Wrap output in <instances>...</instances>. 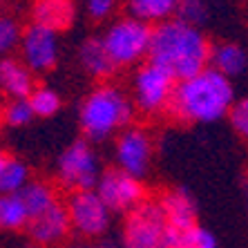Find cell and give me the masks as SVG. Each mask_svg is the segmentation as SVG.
Here are the masks:
<instances>
[{
	"label": "cell",
	"instance_id": "4dcf8cb0",
	"mask_svg": "<svg viewBox=\"0 0 248 248\" xmlns=\"http://www.w3.org/2000/svg\"><path fill=\"white\" fill-rule=\"evenodd\" d=\"M5 155H7V152L2 150V148H0V159H2V156H5Z\"/></svg>",
	"mask_w": 248,
	"mask_h": 248
},
{
	"label": "cell",
	"instance_id": "9a60e30c",
	"mask_svg": "<svg viewBox=\"0 0 248 248\" xmlns=\"http://www.w3.org/2000/svg\"><path fill=\"white\" fill-rule=\"evenodd\" d=\"M36 87V76L20 63V58H0V94L7 101L27 98Z\"/></svg>",
	"mask_w": 248,
	"mask_h": 248
},
{
	"label": "cell",
	"instance_id": "8fae6325",
	"mask_svg": "<svg viewBox=\"0 0 248 248\" xmlns=\"http://www.w3.org/2000/svg\"><path fill=\"white\" fill-rule=\"evenodd\" d=\"M20 52V63L31 72V74H47L61 61V38L56 31L45 29L41 25L29 23L23 27V36L18 43Z\"/></svg>",
	"mask_w": 248,
	"mask_h": 248
},
{
	"label": "cell",
	"instance_id": "484cf974",
	"mask_svg": "<svg viewBox=\"0 0 248 248\" xmlns=\"http://www.w3.org/2000/svg\"><path fill=\"white\" fill-rule=\"evenodd\" d=\"M0 119H2V125L7 127H25L34 121V114L27 98H18V101H7L0 108Z\"/></svg>",
	"mask_w": 248,
	"mask_h": 248
},
{
	"label": "cell",
	"instance_id": "d6986e66",
	"mask_svg": "<svg viewBox=\"0 0 248 248\" xmlns=\"http://www.w3.org/2000/svg\"><path fill=\"white\" fill-rule=\"evenodd\" d=\"M177 5L179 0H125V12L130 18L155 27L170 20L177 12Z\"/></svg>",
	"mask_w": 248,
	"mask_h": 248
},
{
	"label": "cell",
	"instance_id": "2e32d148",
	"mask_svg": "<svg viewBox=\"0 0 248 248\" xmlns=\"http://www.w3.org/2000/svg\"><path fill=\"white\" fill-rule=\"evenodd\" d=\"M248 65V54L239 43L232 41H221L217 45H210V54H208V67H213L215 72H219L226 78H237L246 72Z\"/></svg>",
	"mask_w": 248,
	"mask_h": 248
},
{
	"label": "cell",
	"instance_id": "6da1fadb",
	"mask_svg": "<svg viewBox=\"0 0 248 248\" xmlns=\"http://www.w3.org/2000/svg\"><path fill=\"white\" fill-rule=\"evenodd\" d=\"M237 101L235 85L213 67L197 72L184 81H177L168 112L179 123H202L210 125L226 119L228 110Z\"/></svg>",
	"mask_w": 248,
	"mask_h": 248
},
{
	"label": "cell",
	"instance_id": "ac0fdd59",
	"mask_svg": "<svg viewBox=\"0 0 248 248\" xmlns=\"http://www.w3.org/2000/svg\"><path fill=\"white\" fill-rule=\"evenodd\" d=\"M18 197H20V202L27 210V219L34 217V215H41L43 210L61 202L58 188L47 179H29V184L18 192Z\"/></svg>",
	"mask_w": 248,
	"mask_h": 248
},
{
	"label": "cell",
	"instance_id": "3957f363",
	"mask_svg": "<svg viewBox=\"0 0 248 248\" xmlns=\"http://www.w3.org/2000/svg\"><path fill=\"white\" fill-rule=\"evenodd\" d=\"M132 98L119 83L103 81L94 85L87 96L81 101L78 108V125H81L83 139L90 143H103L108 139L134 123Z\"/></svg>",
	"mask_w": 248,
	"mask_h": 248
},
{
	"label": "cell",
	"instance_id": "7a4b0ae2",
	"mask_svg": "<svg viewBox=\"0 0 248 248\" xmlns=\"http://www.w3.org/2000/svg\"><path fill=\"white\" fill-rule=\"evenodd\" d=\"M208 54H210V41L202 29L184 25L177 18H170L152 27L148 61L163 67L174 81H184L206 69Z\"/></svg>",
	"mask_w": 248,
	"mask_h": 248
},
{
	"label": "cell",
	"instance_id": "603a6c76",
	"mask_svg": "<svg viewBox=\"0 0 248 248\" xmlns=\"http://www.w3.org/2000/svg\"><path fill=\"white\" fill-rule=\"evenodd\" d=\"M174 248H217V237L206 226L195 224L181 232H172Z\"/></svg>",
	"mask_w": 248,
	"mask_h": 248
},
{
	"label": "cell",
	"instance_id": "d4e9b609",
	"mask_svg": "<svg viewBox=\"0 0 248 248\" xmlns=\"http://www.w3.org/2000/svg\"><path fill=\"white\" fill-rule=\"evenodd\" d=\"M208 16H210V12H208L206 0H179L177 12H174L172 18L181 20L184 25L202 29L208 23Z\"/></svg>",
	"mask_w": 248,
	"mask_h": 248
},
{
	"label": "cell",
	"instance_id": "f1b7e54d",
	"mask_svg": "<svg viewBox=\"0 0 248 248\" xmlns=\"http://www.w3.org/2000/svg\"><path fill=\"white\" fill-rule=\"evenodd\" d=\"M94 248H121V244L114 239H98V242H94Z\"/></svg>",
	"mask_w": 248,
	"mask_h": 248
},
{
	"label": "cell",
	"instance_id": "d6a6232c",
	"mask_svg": "<svg viewBox=\"0 0 248 248\" xmlns=\"http://www.w3.org/2000/svg\"><path fill=\"white\" fill-rule=\"evenodd\" d=\"M2 2H5V0H0V7H2Z\"/></svg>",
	"mask_w": 248,
	"mask_h": 248
},
{
	"label": "cell",
	"instance_id": "cb8c5ba5",
	"mask_svg": "<svg viewBox=\"0 0 248 248\" xmlns=\"http://www.w3.org/2000/svg\"><path fill=\"white\" fill-rule=\"evenodd\" d=\"M20 36H23L20 20L16 16H12V14L0 12V58H5L12 52H16L18 43H20Z\"/></svg>",
	"mask_w": 248,
	"mask_h": 248
},
{
	"label": "cell",
	"instance_id": "f546056e",
	"mask_svg": "<svg viewBox=\"0 0 248 248\" xmlns=\"http://www.w3.org/2000/svg\"><path fill=\"white\" fill-rule=\"evenodd\" d=\"M67 248H94V244H90V242H76V244H69Z\"/></svg>",
	"mask_w": 248,
	"mask_h": 248
},
{
	"label": "cell",
	"instance_id": "44dd1931",
	"mask_svg": "<svg viewBox=\"0 0 248 248\" xmlns=\"http://www.w3.org/2000/svg\"><path fill=\"white\" fill-rule=\"evenodd\" d=\"M27 103H29V108H31L34 119L36 116H38V119H52V116H56L58 112H61V108H63V98H61V94H58L54 87L36 85L34 92L27 96Z\"/></svg>",
	"mask_w": 248,
	"mask_h": 248
},
{
	"label": "cell",
	"instance_id": "52a82bcc",
	"mask_svg": "<svg viewBox=\"0 0 248 248\" xmlns=\"http://www.w3.org/2000/svg\"><path fill=\"white\" fill-rule=\"evenodd\" d=\"M174 85H177V81L166 69L145 61L134 72L132 90L127 94L132 98V105L137 112L145 116H161L168 112Z\"/></svg>",
	"mask_w": 248,
	"mask_h": 248
},
{
	"label": "cell",
	"instance_id": "1f68e13d",
	"mask_svg": "<svg viewBox=\"0 0 248 248\" xmlns=\"http://www.w3.org/2000/svg\"><path fill=\"white\" fill-rule=\"evenodd\" d=\"M0 108H2V103H0ZM0 127H2V119H0Z\"/></svg>",
	"mask_w": 248,
	"mask_h": 248
},
{
	"label": "cell",
	"instance_id": "4fadbf2b",
	"mask_svg": "<svg viewBox=\"0 0 248 248\" xmlns=\"http://www.w3.org/2000/svg\"><path fill=\"white\" fill-rule=\"evenodd\" d=\"M155 199L161 206L163 215H166V221L172 232H181L186 228H190V226L199 224L197 221L199 208H197L195 197L186 188H168V190H163Z\"/></svg>",
	"mask_w": 248,
	"mask_h": 248
},
{
	"label": "cell",
	"instance_id": "7c38bea8",
	"mask_svg": "<svg viewBox=\"0 0 248 248\" xmlns=\"http://www.w3.org/2000/svg\"><path fill=\"white\" fill-rule=\"evenodd\" d=\"M29 239L36 248H56L63 246L67 242V237L72 235L69 228V219H67V210H65L63 199L58 203H54L52 208L43 210L41 215L29 217L25 224Z\"/></svg>",
	"mask_w": 248,
	"mask_h": 248
},
{
	"label": "cell",
	"instance_id": "7402d4cb",
	"mask_svg": "<svg viewBox=\"0 0 248 248\" xmlns=\"http://www.w3.org/2000/svg\"><path fill=\"white\" fill-rule=\"evenodd\" d=\"M27 210L18 195H0V232L25 231Z\"/></svg>",
	"mask_w": 248,
	"mask_h": 248
},
{
	"label": "cell",
	"instance_id": "83f0119b",
	"mask_svg": "<svg viewBox=\"0 0 248 248\" xmlns=\"http://www.w3.org/2000/svg\"><path fill=\"white\" fill-rule=\"evenodd\" d=\"M226 119L231 123L232 132L239 134L242 139H246L248 137V103H246V98L235 101L232 108L228 110V114H226Z\"/></svg>",
	"mask_w": 248,
	"mask_h": 248
},
{
	"label": "cell",
	"instance_id": "ffe728a7",
	"mask_svg": "<svg viewBox=\"0 0 248 248\" xmlns=\"http://www.w3.org/2000/svg\"><path fill=\"white\" fill-rule=\"evenodd\" d=\"M31 179L27 161L7 152L0 159V195H18Z\"/></svg>",
	"mask_w": 248,
	"mask_h": 248
},
{
	"label": "cell",
	"instance_id": "e0dca14e",
	"mask_svg": "<svg viewBox=\"0 0 248 248\" xmlns=\"http://www.w3.org/2000/svg\"><path fill=\"white\" fill-rule=\"evenodd\" d=\"M78 65L90 78H96L101 83L108 81L116 72V67L112 65L110 56L105 52L103 43H101V36H90V38H85L81 43V47H78Z\"/></svg>",
	"mask_w": 248,
	"mask_h": 248
},
{
	"label": "cell",
	"instance_id": "277c9868",
	"mask_svg": "<svg viewBox=\"0 0 248 248\" xmlns=\"http://www.w3.org/2000/svg\"><path fill=\"white\" fill-rule=\"evenodd\" d=\"M101 172H103V163L94 145L85 139H76L56 156L54 186L65 192L94 190Z\"/></svg>",
	"mask_w": 248,
	"mask_h": 248
},
{
	"label": "cell",
	"instance_id": "8992f818",
	"mask_svg": "<svg viewBox=\"0 0 248 248\" xmlns=\"http://www.w3.org/2000/svg\"><path fill=\"white\" fill-rule=\"evenodd\" d=\"M150 38H152L150 25L141 23L137 18L123 16L108 25V29L101 36V43H103L112 65L116 69H121V67H134V65H141L148 61Z\"/></svg>",
	"mask_w": 248,
	"mask_h": 248
},
{
	"label": "cell",
	"instance_id": "5bb4252c",
	"mask_svg": "<svg viewBox=\"0 0 248 248\" xmlns=\"http://www.w3.org/2000/svg\"><path fill=\"white\" fill-rule=\"evenodd\" d=\"M31 23L56 34L69 29L76 20V0H31Z\"/></svg>",
	"mask_w": 248,
	"mask_h": 248
},
{
	"label": "cell",
	"instance_id": "9c48e42d",
	"mask_svg": "<svg viewBox=\"0 0 248 248\" xmlns=\"http://www.w3.org/2000/svg\"><path fill=\"white\" fill-rule=\"evenodd\" d=\"M155 161V137L145 125H127L114 137V168L143 181Z\"/></svg>",
	"mask_w": 248,
	"mask_h": 248
},
{
	"label": "cell",
	"instance_id": "4316f807",
	"mask_svg": "<svg viewBox=\"0 0 248 248\" xmlns=\"http://www.w3.org/2000/svg\"><path fill=\"white\" fill-rule=\"evenodd\" d=\"M119 2H121V0H83L85 14L90 16V20H94V23L110 20V18L116 14V9H119Z\"/></svg>",
	"mask_w": 248,
	"mask_h": 248
},
{
	"label": "cell",
	"instance_id": "ba28073f",
	"mask_svg": "<svg viewBox=\"0 0 248 248\" xmlns=\"http://www.w3.org/2000/svg\"><path fill=\"white\" fill-rule=\"evenodd\" d=\"M63 203L65 210H67L72 235H76L81 242H90V244L105 239L108 231L112 228L114 215L98 199L96 192L94 190L69 192V197Z\"/></svg>",
	"mask_w": 248,
	"mask_h": 248
},
{
	"label": "cell",
	"instance_id": "30bf717a",
	"mask_svg": "<svg viewBox=\"0 0 248 248\" xmlns=\"http://www.w3.org/2000/svg\"><path fill=\"white\" fill-rule=\"evenodd\" d=\"M94 192L108 206L112 215H125L148 199V190L141 179H134L119 168H103Z\"/></svg>",
	"mask_w": 248,
	"mask_h": 248
},
{
	"label": "cell",
	"instance_id": "5b68a950",
	"mask_svg": "<svg viewBox=\"0 0 248 248\" xmlns=\"http://www.w3.org/2000/svg\"><path fill=\"white\" fill-rule=\"evenodd\" d=\"M119 244L121 248H174L172 231L156 199L148 197L123 215Z\"/></svg>",
	"mask_w": 248,
	"mask_h": 248
}]
</instances>
